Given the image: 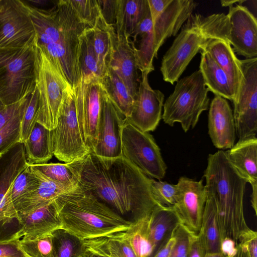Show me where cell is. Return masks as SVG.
Listing matches in <instances>:
<instances>
[{"label":"cell","mask_w":257,"mask_h":257,"mask_svg":"<svg viewBox=\"0 0 257 257\" xmlns=\"http://www.w3.org/2000/svg\"><path fill=\"white\" fill-rule=\"evenodd\" d=\"M79 186L133 222L162 206L153 197L150 178L122 156L106 159L91 151L85 158Z\"/></svg>","instance_id":"6da1fadb"},{"label":"cell","mask_w":257,"mask_h":257,"mask_svg":"<svg viewBox=\"0 0 257 257\" xmlns=\"http://www.w3.org/2000/svg\"><path fill=\"white\" fill-rule=\"evenodd\" d=\"M28 6L37 44L74 88L80 80L79 38L88 26L79 19L68 0L57 1L48 10Z\"/></svg>","instance_id":"7a4b0ae2"},{"label":"cell","mask_w":257,"mask_h":257,"mask_svg":"<svg viewBox=\"0 0 257 257\" xmlns=\"http://www.w3.org/2000/svg\"><path fill=\"white\" fill-rule=\"evenodd\" d=\"M204 177L207 193L216 203L221 240L229 237L238 243L240 233L248 227L243 210L246 181L222 150L208 155Z\"/></svg>","instance_id":"3957f363"},{"label":"cell","mask_w":257,"mask_h":257,"mask_svg":"<svg viewBox=\"0 0 257 257\" xmlns=\"http://www.w3.org/2000/svg\"><path fill=\"white\" fill-rule=\"evenodd\" d=\"M57 201L62 228L82 240L124 232L134 223L80 186L60 196Z\"/></svg>","instance_id":"277c9868"},{"label":"cell","mask_w":257,"mask_h":257,"mask_svg":"<svg viewBox=\"0 0 257 257\" xmlns=\"http://www.w3.org/2000/svg\"><path fill=\"white\" fill-rule=\"evenodd\" d=\"M230 29L228 16L223 13L191 15L163 56L160 70L164 80L171 84L177 81L193 58L210 39L229 42Z\"/></svg>","instance_id":"5b68a950"},{"label":"cell","mask_w":257,"mask_h":257,"mask_svg":"<svg viewBox=\"0 0 257 257\" xmlns=\"http://www.w3.org/2000/svg\"><path fill=\"white\" fill-rule=\"evenodd\" d=\"M35 53L36 87L39 94L37 122L53 130L64 102L73 88L37 42Z\"/></svg>","instance_id":"8992f818"},{"label":"cell","mask_w":257,"mask_h":257,"mask_svg":"<svg viewBox=\"0 0 257 257\" xmlns=\"http://www.w3.org/2000/svg\"><path fill=\"white\" fill-rule=\"evenodd\" d=\"M177 82L173 92L163 104L162 116L165 123L173 126L179 122L187 132L195 126L200 114L208 109L209 90L199 69Z\"/></svg>","instance_id":"52a82bcc"},{"label":"cell","mask_w":257,"mask_h":257,"mask_svg":"<svg viewBox=\"0 0 257 257\" xmlns=\"http://www.w3.org/2000/svg\"><path fill=\"white\" fill-rule=\"evenodd\" d=\"M35 45L0 49V100L5 106L16 103L36 86Z\"/></svg>","instance_id":"ba28073f"},{"label":"cell","mask_w":257,"mask_h":257,"mask_svg":"<svg viewBox=\"0 0 257 257\" xmlns=\"http://www.w3.org/2000/svg\"><path fill=\"white\" fill-rule=\"evenodd\" d=\"M121 135L122 157L148 177L163 179L167 166L153 137L125 120Z\"/></svg>","instance_id":"9c48e42d"},{"label":"cell","mask_w":257,"mask_h":257,"mask_svg":"<svg viewBox=\"0 0 257 257\" xmlns=\"http://www.w3.org/2000/svg\"><path fill=\"white\" fill-rule=\"evenodd\" d=\"M52 131L53 154L59 161L67 163L80 160L91 152L80 128L73 89L64 102Z\"/></svg>","instance_id":"30bf717a"},{"label":"cell","mask_w":257,"mask_h":257,"mask_svg":"<svg viewBox=\"0 0 257 257\" xmlns=\"http://www.w3.org/2000/svg\"><path fill=\"white\" fill-rule=\"evenodd\" d=\"M242 80L233 101V115L238 140L256 137L257 133V57L240 60Z\"/></svg>","instance_id":"8fae6325"},{"label":"cell","mask_w":257,"mask_h":257,"mask_svg":"<svg viewBox=\"0 0 257 257\" xmlns=\"http://www.w3.org/2000/svg\"><path fill=\"white\" fill-rule=\"evenodd\" d=\"M36 42L28 5L24 1L0 0V49L35 46Z\"/></svg>","instance_id":"7c38bea8"},{"label":"cell","mask_w":257,"mask_h":257,"mask_svg":"<svg viewBox=\"0 0 257 257\" xmlns=\"http://www.w3.org/2000/svg\"><path fill=\"white\" fill-rule=\"evenodd\" d=\"M124 119L102 88L97 137L91 147V152L106 159L122 156L121 134Z\"/></svg>","instance_id":"4fadbf2b"},{"label":"cell","mask_w":257,"mask_h":257,"mask_svg":"<svg viewBox=\"0 0 257 257\" xmlns=\"http://www.w3.org/2000/svg\"><path fill=\"white\" fill-rule=\"evenodd\" d=\"M176 187V200L173 207L181 224L190 232L198 233L207 198L203 180L197 181L182 176L179 178Z\"/></svg>","instance_id":"5bb4252c"},{"label":"cell","mask_w":257,"mask_h":257,"mask_svg":"<svg viewBox=\"0 0 257 257\" xmlns=\"http://www.w3.org/2000/svg\"><path fill=\"white\" fill-rule=\"evenodd\" d=\"M73 90L82 135L91 149L97 137L101 111L102 88L100 80L84 83L80 79Z\"/></svg>","instance_id":"9a60e30c"},{"label":"cell","mask_w":257,"mask_h":257,"mask_svg":"<svg viewBox=\"0 0 257 257\" xmlns=\"http://www.w3.org/2000/svg\"><path fill=\"white\" fill-rule=\"evenodd\" d=\"M28 165L23 143H17L0 156V222L3 224L18 219L11 191L15 180Z\"/></svg>","instance_id":"2e32d148"},{"label":"cell","mask_w":257,"mask_h":257,"mask_svg":"<svg viewBox=\"0 0 257 257\" xmlns=\"http://www.w3.org/2000/svg\"><path fill=\"white\" fill-rule=\"evenodd\" d=\"M141 73L132 111L124 120L143 132H149L157 128L162 118L164 95L159 90L153 89L150 86L148 72Z\"/></svg>","instance_id":"e0dca14e"},{"label":"cell","mask_w":257,"mask_h":257,"mask_svg":"<svg viewBox=\"0 0 257 257\" xmlns=\"http://www.w3.org/2000/svg\"><path fill=\"white\" fill-rule=\"evenodd\" d=\"M107 30L110 40V51L107 66L118 75L134 99L140 79L135 56L129 38L117 34L112 26L107 25Z\"/></svg>","instance_id":"ac0fdd59"},{"label":"cell","mask_w":257,"mask_h":257,"mask_svg":"<svg viewBox=\"0 0 257 257\" xmlns=\"http://www.w3.org/2000/svg\"><path fill=\"white\" fill-rule=\"evenodd\" d=\"M229 8V42L234 52L246 59L256 57V18L242 5L236 4Z\"/></svg>","instance_id":"d6986e66"},{"label":"cell","mask_w":257,"mask_h":257,"mask_svg":"<svg viewBox=\"0 0 257 257\" xmlns=\"http://www.w3.org/2000/svg\"><path fill=\"white\" fill-rule=\"evenodd\" d=\"M21 228L16 232L23 240H33L62 228L57 199L30 212L18 214Z\"/></svg>","instance_id":"ffe728a7"},{"label":"cell","mask_w":257,"mask_h":257,"mask_svg":"<svg viewBox=\"0 0 257 257\" xmlns=\"http://www.w3.org/2000/svg\"><path fill=\"white\" fill-rule=\"evenodd\" d=\"M197 5L193 0H172L164 12L153 21L154 50L156 57L165 40L177 34Z\"/></svg>","instance_id":"44dd1931"},{"label":"cell","mask_w":257,"mask_h":257,"mask_svg":"<svg viewBox=\"0 0 257 257\" xmlns=\"http://www.w3.org/2000/svg\"><path fill=\"white\" fill-rule=\"evenodd\" d=\"M208 134L213 145L219 149H230L236 139L232 110L226 99L215 95L208 113Z\"/></svg>","instance_id":"7402d4cb"},{"label":"cell","mask_w":257,"mask_h":257,"mask_svg":"<svg viewBox=\"0 0 257 257\" xmlns=\"http://www.w3.org/2000/svg\"><path fill=\"white\" fill-rule=\"evenodd\" d=\"M226 156L239 174L250 183L252 188L251 204L257 215V138L238 140Z\"/></svg>","instance_id":"603a6c76"},{"label":"cell","mask_w":257,"mask_h":257,"mask_svg":"<svg viewBox=\"0 0 257 257\" xmlns=\"http://www.w3.org/2000/svg\"><path fill=\"white\" fill-rule=\"evenodd\" d=\"M201 49L207 52L226 73L234 88V99L238 94L243 75L240 60L236 56L229 42L221 39H212Z\"/></svg>","instance_id":"cb8c5ba5"},{"label":"cell","mask_w":257,"mask_h":257,"mask_svg":"<svg viewBox=\"0 0 257 257\" xmlns=\"http://www.w3.org/2000/svg\"><path fill=\"white\" fill-rule=\"evenodd\" d=\"M153 22L150 11L142 20L129 39L138 69L150 73L154 70L153 59L156 57L152 34Z\"/></svg>","instance_id":"d4e9b609"},{"label":"cell","mask_w":257,"mask_h":257,"mask_svg":"<svg viewBox=\"0 0 257 257\" xmlns=\"http://www.w3.org/2000/svg\"><path fill=\"white\" fill-rule=\"evenodd\" d=\"M30 166L39 179V185L33 193L20 200L16 204L15 208L18 214L27 213L46 205L60 196L73 190L67 189L52 181L39 171Z\"/></svg>","instance_id":"484cf974"},{"label":"cell","mask_w":257,"mask_h":257,"mask_svg":"<svg viewBox=\"0 0 257 257\" xmlns=\"http://www.w3.org/2000/svg\"><path fill=\"white\" fill-rule=\"evenodd\" d=\"M200 51L199 70L206 87L215 95L233 101L235 96L234 90L229 78L207 52L203 49Z\"/></svg>","instance_id":"4316f807"},{"label":"cell","mask_w":257,"mask_h":257,"mask_svg":"<svg viewBox=\"0 0 257 257\" xmlns=\"http://www.w3.org/2000/svg\"><path fill=\"white\" fill-rule=\"evenodd\" d=\"M23 143L29 165L47 163L54 155L53 131L37 122Z\"/></svg>","instance_id":"83f0119b"},{"label":"cell","mask_w":257,"mask_h":257,"mask_svg":"<svg viewBox=\"0 0 257 257\" xmlns=\"http://www.w3.org/2000/svg\"><path fill=\"white\" fill-rule=\"evenodd\" d=\"M180 223L173 206H159L153 210L149 217V229L154 253L171 236L174 230Z\"/></svg>","instance_id":"f1b7e54d"},{"label":"cell","mask_w":257,"mask_h":257,"mask_svg":"<svg viewBox=\"0 0 257 257\" xmlns=\"http://www.w3.org/2000/svg\"><path fill=\"white\" fill-rule=\"evenodd\" d=\"M149 12L147 0H119L116 33L129 38Z\"/></svg>","instance_id":"f546056e"},{"label":"cell","mask_w":257,"mask_h":257,"mask_svg":"<svg viewBox=\"0 0 257 257\" xmlns=\"http://www.w3.org/2000/svg\"><path fill=\"white\" fill-rule=\"evenodd\" d=\"M85 158L64 164L46 163L30 166L52 181L67 189L74 190L79 186Z\"/></svg>","instance_id":"4dcf8cb0"},{"label":"cell","mask_w":257,"mask_h":257,"mask_svg":"<svg viewBox=\"0 0 257 257\" xmlns=\"http://www.w3.org/2000/svg\"><path fill=\"white\" fill-rule=\"evenodd\" d=\"M100 82L106 95L125 118L129 116L134 99L126 86L115 72L109 66Z\"/></svg>","instance_id":"1f68e13d"},{"label":"cell","mask_w":257,"mask_h":257,"mask_svg":"<svg viewBox=\"0 0 257 257\" xmlns=\"http://www.w3.org/2000/svg\"><path fill=\"white\" fill-rule=\"evenodd\" d=\"M78 66L80 79L83 82L100 79L89 27L84 30L79 38Z\"/></svg>","instance_id":"d6a6232c"},{"label":"cell","mask_w":257,"mask_h":257,"mask_svg":"<svg viewBox=\"0 0 257 257\" xmlns=\"http://www.w3.org/2000/svg\"><path fill=\"white\" fill-rule=\"evenodd\" d=\"M86 247L107 257H137L124 232L84 240Z\"/></svg>","instance_id":"836d02e7"},{"label":"cell","mask_w":257,"mask_h":257,"mask_svg":"<svg viewBox=\"0 0 257 257\" xmlns=\"http://www.w3.org/2000/svg\"><path fill=\"white\" fill-rule=\"evenodd\" d=\"M199 233L202 237L206 252L220 251L221 237L216 205L214 198L208 194Z\"/></svg>","instance_id":"e575fe53"},{"label":"cell","mask_w":257,"mask_h":257,"mask_svg":"<svg viewBox=\"0 0 257 257\" xmlns=\"http://www.w3.org/2000/svg\"><path fill=\"white\" fill-rule=\"evenodd\" d=\"M149 216L137 220L124 232L137 257H152L155 248L150 237Z\"/></svg>","instance_id":"d590c367"},{"label":"cell","mask_w":257,"mask_h":257,"mask_svg":"<svg viewBox=\"0 0 257 257\" xmlns=\"http://www.w3.org/2000/svg\"><path fill=\"white\" fill-rule=\"evenodd\" d=\"M90 31L91 41L101 78L107 71L110 51V40L107 25L101 15L95 26L90 28Z\"/></svg>","instance_id":"8d00e7d4"},{"label":"cell","mask_w":257,"mask_h":257,"mask_svg":"<svg viewBox=\"0 0 257 257\" xmlns=\"http://www.w3.org/2000/svg\"><path fill=\"white\" fill-rule=\"evenodd\" d=\"M54 257H82L87 247L82 240L60 228L52 233Z\"/></svg>","instance_id":"74e56055"},{"label":"cell","mask_w":257,"mask_h":257,"mask_svg":"<svg viewBox=\"0 0 257 257\" xmlns=\"http://www.w3.org/2000/svg\"><path fill=\"white\" fill-rule=\"evenodd\" d=\"M39 185V179L28 165L18 176L11 189V197L15 207L20 200L33 193Z\"/></svg>","instance_id":"f35d334b"},{"label":"cell","mask_w":257,"mask_h":257,"mask_svg":"<svg viewBox=\"0 0 257 257\" xmlns=\"http://www.w3.org/2000/svg\"><path fill=\"white\" fill-rule=\"evenodd\" d=\"M39 94L35 86L27 96V102L21 123L20 142L24 143L30 136L37 122Z\"/></svg>","instance_id":"ab89813d"},{"label":"cell","mask_w":257,"mask_h":257,"mask_svg":"<svg viewBox=\"0 0 257 257\" xmlns=\"http://www.w3.org/2000/svg\"><path fill=\"white\" fill-rule=\"evenodd\" d=\"M26 102L27 99L22 110L0 130V156L20 142L21 123Z\"/></svg>","instance_id":"60d3db41"},{"label":"cell","mask_w":257,"mask_h":257,"mask_svg":"<svg viewBox=\"0 0 257 257\" xmlns=\"http://www.w3.org/2000/svg\"><path fill=\"white\" fill-rule=\"evenodd\" d=\"M19 244L28 257H54L52 234L33 240L20 239Z\"/></svg>","instance_id":"b9f144b4"},{"label":"cell","mask_w":257,"mask_h":257,"mask_svg":"<svg viewBox=\"0 0 257 257\" xmlns=\"http://www.w3.org/2000/svg\"><path fill=\"white\" fill-rule=\"evenodd\" d=\"M79 19L93 27L101 15L97 0H68Z\"/></svg>","instance_id":"7bdbcfd3"},{"label":"cell","mask_w":257,"mask_h":257,"mask_svg":"<svg viewBox=\"0 0 257 257\" xmlns=\"http://www.w3.org/2000/svg\"><path fill=\"white\" fill-rule=\"evenodd\" d=\"M151 192L156 202L162 206H173L176 200V185L150 178Z\"/></svg>","instance_id":"ee69618b"},{"label":"cell","mask_w":257,"mask_h":257,"mask_svg":"<svg viewBox=\"0 0 257 257\" xmlns=\"http://www.w3.org/2000/svg\"><path fill=\"white\" fill-rule=\"evenodd\" d=\"M190 232L181 223L175 228L172 234L175 238V242L169 257H187Z\"/></svg>","instance_id":"f6af8a7d"},{"label":"cell","mask_w":257,"mask_h":257,"mask_svg":"<svg viewBox=\"0 0 257 257\" xmlns=\"http://www.w3.org/2000/svg\"><path fill=\"white\" fill-rule=\"evenodd\" d=\"M20 239L16 232L9 238L0 239V257H28L20 246Z\"/></svg>","instance_id":"bcb514c9"},{"label":"cell","mask_w":257,"mask_h":257,"mask_svg":"<svg viewBox=\"0 0 257 257\" xmlns=\"http://www.w3.org/2000/svg\"><path fill=\"white\" fill-rule=\"evenodd\" d=\"M119 0H97L101 16L106 24L114 28Z\"/></svg>","instance_id":"7dc6e473"},{"label":"cell","mask_w":257,"mask_h":257,"mask_svg":"<svg viewBox=\"0 0 257 257\" xmlns=\"http://www.w3.org/2000/svg\"><path fill=\"white\" fill-rule=\"evenodd\" d=\"M238 243L247 252L249 257H257V232L249 227L239 234Z\"/></svg>","instance_id":"c3c4849f"},{"label":"cell","mask_w":257,"mask_h":257,"mask_svg":"<svg viewBox=\"0 0 257 257\" xmlns=\"http://www.w3.org/2000/svg\"><path fill=\"white\" fill-rule=\"evenodd\" d=\"M27 97L16 103L5 106L0 109V130L22 110L26 103Z\"/></svg>","instance_id":"681fc988"},{"label":"cell","mask_w":257,"mask_h":257,"mask_svg":"<svg viewBox=\"0 0 257 257\" xmlns=\"http://www.w3.org/2000/svg\"><path fill=\"white\" fill-rule=\"evenodd\" d=\"M206 250L200 233L190 232L187 257H205Z\"/></svg>","instance_id":"f907efd6"},{"label":"cell","mask_w":257,"mask_h":257,"mask_svg":"<svg viewBox=\"0 0 257 257\" xmlns=\"http://www.w3.org/2000/svg\"><path fill=\"white\" fill-rule=\"evenodd\" d=\"M152 22L167 8L172 0H147Z\"/></svg>","instance_id":"816d5d0a"},{"label":"cell","mask_w":257,"mask_h":257,"mask_svg":"<svg viewBox=\"0 0 257 257\" xmlns=\"http://www.w3.org/2000/svg\"><path fill=\"white\" fill-rule=\"evenodd\" d=\"M237 244L233 239L225 237L221 240L220 251L226 257H233L237 252Z\"/></svg>","instance_id":"f5cc1de1"},{"label":"cell","mask_w":257,"mask_h":257,"mask_svg":"<svg viewBox=\"0 0 257 257\" xmlns=\"http://www.w3.org/2000/svg\"><path fill=\"white\" fill-rule=\"evenodd\" d=\"M175 242V238L171 236L157 250L152 257H169L172 248Z\"/></svg>","instance_id":"db71d44e"},{"label":"cell","mask_w":257,"mask_h":257,"mask_svg":"<svg viewBox=\"0 0 257 257\" xmlns=\"http://www.w3.org/2000/svg\"><path fill=\"white\" fill-rule=\"evenodd\" d=\"M233 257H249L246 250L243 248L238 243L237 244V251Z\"/></svg>","instance_id":"11a10c76"},{"label":"cell","mask_w":257,"mask_h":257,"mask_svg":"<svg viewBox=\"0 0 257 257\" xmlns=\"http://www.w3.org/2000/svg\"><path fill=\"white\" fill-rule=\"evenodd\" d=\"M85 257H107L103 254L95 252L87 248V250L84 254Z\"/></svg>","instance_id":"9f6ffc18"},{"label":"cell","mask_w":257,"mask_h":257,"mask_svg":"<svg viewBox=\"0 0 257 257\" xmlns=\"http://www.w3.org/2000/svg\"><path fill=\"white\" fill-rule=\"evenodd\" d=\"M205 257H226L220 251L206 252Z\"/></svg>","instance_id":"6f0895ef"},{"label":"cell","mask_w":257,"mask_h":257,"mask_svg":"<svg viewBox=\"0 0 257 257\" xmlns=\"http://www.w3.org/2000/svg\"><path fill=\"white\" fill-rule=\"evenodd\" d=\"M239 1H221V5L223 7H230L235 3H238Z\"/></svg>","instance_id":"680465c9"},{"label":"cell","mask_w":257,"mask_h":257,"mask_svg":"<svg viewBox=\"0 0 257 257\" xmlns=\"http://www.w3.org/2000/svg\"><path fill=\"white\" fill-rule=\"evenodd\" d=\"M5 106L3 104V103L0 100V109L3 108Z\"/></svg>","instance_id":"91938a15"},{"label":"cell","mask_w":257,"mask_h":257,"mask_svg":"<svg viewBox=\"0 0 257 257\" xmlns=\"http://www.w3.org/2000/svg\"><path fill=\"white\" fill-rule=\"evenodd\" d=\"M82 257H85V256L83 255V256H82Z\"/></svg>","instance_id":"94428289"}]
</instances>
